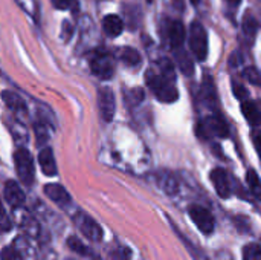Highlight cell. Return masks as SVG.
<instances>
[{
	"label": "cell",
	"mask_w": 261,
	"mask_h": 260,
	"mask_svg": "<svg viewBox=\"0 0 261 260\" xmlns=\"http://www.w3.org/2000/svg\"><path fill=\"white\" fill-rule=\"evenodd\" d=\"M161 185H162L164 192H165V193H168V195H176V193H177V188H179L176 178H174V176H171L170 173H164V175H162Z\"/></svg>",
	"instance_id": "44dd1931"
},
{
	"label": "cell",
	"mask_w": 261,
	"mask_h": 260,
	"mask_svg": "<svg viewBox=\"0 0 261 260\" xmlns=\"http://www.w3.org/2000/svg\"><path fill=\"white\" fill-rule=\"evenodd\" d=\"M12 250L15 253V256L21 260H37V250L34 247V244L31 242L29 238L24 236H18L14 239V245Z\"/></svg>",
	"instance_id": "30bf717a"
},
{
	"label": "cell",
	"mask_w": 261,
	"mask_h": 260,
	"mask_svg": "<svg viewBox=\"0 0 261 260\" xmlns=\"http://www.w3.org/2000/svg\"><path fill=\"white\" fill-rule=\"evenodd\" d=\"M17 3L28 12L31 14L32 17L37 15L38 12V5H37V0H17Z\"/></svg>",
	"instance_id": "4316f807"
},
{
	"label": "cell",
	"mask_w": 261,
	"mask_h": 260,
	"mask_svg": "<svg viewBox=\"0 0 261 260\" xmlns=\"http://www.w3.org/2000/svg\"><path fill=\"white\" fill-rule=\"evenodd\" d=\"M98 107L101 112V116L109 123L115 116L116 110V103H115V95L110 87H101L98 90Z\"/></svg>",
	"instance_id": "ba28073f"
},
{
	"label": "cell",
	"mask_w": 261,
	"mask_h": 260,
	"mask_svg": "<svg viewBox=\"0 0 261 260\" xmlns=\"http://www.w3.org/2000/svg\"><path fill=\"white\" fill-rule=\"evenodd\" d=\"M11 230V222H9V218L3 208V204L0 201V231H9Z\"/></svg>",
	"instance_id": "83f0119b"
},
{
	"label": "cell",
	"mask_w": 261,
	"mask_h": 260,
	"mask_svg": "<svg viewBox=\"0 0 261 260\" xmlns=\"http://www.w3.org/2000/svg\"><path fill=\"white\" fill-rule=\"evenodd\" d=\"M246 181H248V185H249L251 192H252L257 198H260V178H258L257 172H255V170H249L248 175H246Z\"/></svg>",
	"instance_id": "7402d4cb"
},
{
	"label": "cell",
	"mask_w": 261,
	"mask_h": 260,
	"mask_svg": "<svg viewBox=\"0 0 261 260\" xmlns=\"http://www.w3.org/2000/svg\"><path fill=\"white\" fill-rule=\"evenodd\" d=\"M72 35V25L69 21H64L63 23V31H61V38L63 40H69Z\"/></svg>",
	"instance_id": "1f68e13d"
},
{
	"label": "cell",
	"mask_w": 261,
	"mask_h": 260,
	"mask_svg": "<svg viewBox=\"0 0 261 260\" xmlns=\"http://www.w3.org/2000/svg\"><path fill=\"white\" fill-rule=\"evenodd\" d=\"M102 28L107 35L110 37H118L124 31V21L119 15L116 14H109L102 18Z\"/></svg>",
	"instance_id": "2e32d148"
},
{
	"label": "cell",
	"mask_w": 261,
	"mask_h": 260,
	"mask_svg": "<svg viewBox=\"0 0 261 260\" xmlns=\"http://www.w3.org/2000/svg\"><path fill=\"white\" fill-rule=\"evenodd\" d=\"M176 63L179 64V67L182 69V72H185L187 75H191L194 70V66L191 63V58L188 57V54H185L180 48L177 49V55H176Z\"/></svg>",
	"instance_id": "ffe728a7"
},
{
	"label": "cell",
	"mask_w": 261,
	"mask_h": 260,
	"mask_svg": "<svg viewBox=\"0 0 261 260\" xmlns=\"http://www.w3.org/2000/svg\"><path fill=\"white\" fill-rule=\"evenodd\" d=\"M73 222L76 224V227L80 228V231L90 241L93 242H99L102 239V230L101 227L92 219L89 218L87 215L78 211L75 216H73Z\"/></svg>",
	"instance_id": "8992f818"
},
{
	"label": "cell",
	"mask_w": 261,
	"mask_h": 260,
	"mask_svg": "<svg viewBox=\"0 0 261 260\" xmlns=\"http://www.w3.org/2000/svg\"><path fill=\"white\" fill-rule=\"evenodd\" d=\"M52 5L57 9H70L76 6V2L75 0H52Z\"/></svg>",
	"instance_id": "f1b7e54d"
},
{
	"label": "cell",
	"mask_w": 261,
	"mask_h": 260,
	"mask_svg": "<svg viewBox=\"0 0 261 260\" xmlns=\"http://www.w3.org/2000/svg\"><path fill=\"white\" fill-rule=\"evenodd\" d=\"M44 123L41 121V123H35V135H37V141H40L41 139V143H44V141H47V133H46V130H44Z\"/></svg>",
	"instance_id": "f546056e"
},
{
	"label": "cell",
	"mask_w": 261,
	"mask_h": 260,
	"mask_svg": "<svg viewBox=\"0 0 261 260\" xmlns=\"http://www.w3.org/2000/svg\"><path fill=\"white\" fill-rule=\"evenodd\" d=\"M0 259L2 260H17V256H15V253H14L12 247H8V248H5V250L2 251V256H0Z\"/></svg>",
	"instance_id": "4dcf8cb0"
},
{
	"label": "cell",
	"mask_w": 261,
	"mask_h": 260,
	"mask_svg": "<svg viewBox=\"0 0 261 260\" xmlns=\"http://www.w3.org/2000/svg\"><path fill=\"white\" fill-rule=\"evenodd\" d=\"M190 216L203 234H211L214 231V218L206 208L193 205L190 208Z\"/></svg>",
	"instance_id": "52a82bcc"
},
{
	"label": "cell",
	"mask_w": 261,
	"mask_h": 260,
	"mask_svg": "<svg viewBox=\"0 0 261 260\" xmlns=\"http://www.w3.org/2000/svg\"><path fill=\"white\" fill-rule=\"evenodd\" d=\"M145 81L148 87L153 90V93L158 97L162 103H174L179 97L176 89V75H174V66L168 60H164L161 63V72L156 70H147Z\"/></svg>",
	"instance_id": "6da1fadb"
},
{
	"label": "cell",
	"mask_w": 261,
	"mask_h": 260,
	"mask_svg": "<svg viewBox=\"0 0 261 260\" xmlns=\"http://www.w3.org/2000/svg\"><path fill=\"white\" fill-rule=\"evenodd\" d=\"M243 77H245L251 84H254V86H260V72H258V69H257V67H254V66L246 67V69L243 70Z\"/></svg>",
	"instance_id": "d4e9b609"
},
{
	"label": "cell",
	"mask_w": 261,
	"mask_h": 260,
	"mask_svg": "<svg viewBox=\"0 0 261 260\" xmlns=\"http://www.w3.org/2000/svg\"><path fill=\"white\" fill-rule=\"evenodd\" d=\"M119 58H121L127 66H132V67L141 64V55H139V52H138L136 49H133V48H124V49L121 51V54H119Z\"/></svg>",
	"instance_id": "ac0fdd59"
},
{
	"label": "cell",
	"mask_w": 261,
	"mask_h": 260,
	"mask_svg": "<svg viewBox=\"0 0 261 260\" xmlns=\"http://www.w3.org/2000/svg\"><path fill=\"white\" fill-rule=\"evenodd\" d=\"M14 162H15V170L20 178V181L24 185H32L34 182V161L31 153L26 149H18L14 153Z\"/></svg>",
	"instance_id": "277c9868"
},
{
	"label": "cell",
	"mask_w": 261,
	"mask_h": 260,
	"mask_svg": "<svg viewBox=\"0 0 261 260\" xmlns=\"http://www.w3.org/2000/svg\"><path fill=\"white\" fill-rule=\"evenodd\" d=\"M20 225L29 233V236H38V225H37V222L31 216L24 215L23 221H20Z\"/></svg>",
	"instance_id": "cb8c5ba5"
},
{
	"label": "cell",
	"mask_w": 261,
	"mask_h": 260,
	"mask_svg": "<svg viewBox=\"0 0 261 260\" xmlns=\"http://www.w3.org/2000/svg\"><path fill=\"white\" fill-rule=\"evenodd\" d=\"M197 133H199V138L202 139H206L210 136L226 138L229 135V129H228V124L220 116H208L202 123H199Z\"/></svg>",
	"instance_id": "5b68a950"
},
{
	"label": "cell",
	"mask_w": 261,
	"mask_h": 260,
	"mask_svg": "<svg viewBox=\"0 0 261 260\" xmlns=\"http://www.w3.org/2000/svg\"><path fill=\"white\" fill-rule=\"evenodd\" d=\"M67 245H69V248L70 250H73V251H76V253H80V254H83V256H89V250L84 247V244L81 242V241H78L76 238H69V241H67Z\"/></svg>",
	"instance_id": "484cf974"
},
{
	"label": "cell",
	"mask_w": 261,
	"mask_h": 260,
	"mask_svg": "<svg viewBox=\"0 0 261 260\" xmlns=\"http://www.w3.org/2000/svg\"><path fill=\"white\" fill-rule=\"evenodd\" d=\"M243 260H261V248L258 244H249L243 248Z\"/></svg>",
	"instance_id": "603a6c76"
},
{
	"label": "cell",
	"mask_w": 261,
	"mask_h": 260,
	"mask_svg": "<svg viewBox=\"0 0 261 260\" xmlns=\"http://www.w3.org/2000/svg\"><path fill=\"white\" fill-rule=\"evenodd\" d=\"M44 195L50 201H54L55 204H58V205H67V204H70V195L60 184H47L44 187Z\"/></svg>",
	"instance_id": "4fadbf2b"
},
{
	"label": "cell",
	"mask_w": 261,
	"mask_h": 260,
	"mask_svg": "<svg viewBox=\"0 0 261 260\" xmlns=\"http://www.w3.org/2000/svg\"><path fill=\"white\" fill-rule=\"evenodd\" d=\"M38 162H40V167L46 176H55L57 175L55 158H54V153L49 147L41 149V152L38 153Z\"/></svg>",
	"instance_id": "9a60e30c"
},
{
	"label": "cell",
	"mask_w": 261,
	"mask_h": 260,
	"mask_svg": "<svg viewBox=\"0 0 261 260\" xmlns=\"http://www.w3.org/2000/svg\"><path fill=\"white\" fill-rule=\"evenodd\" d=\"M90 69L101 80H110L115 72L113 58L104 49H98L90 57Z\"/></svg>",
	"instance_id": "3957f363"
},
{
	"label": "cell",
	"mask_w": 261,
	"mask_h": 260,
	"mask_svg": "<svg viewBox=\"0 0 261 260\" xmlns=\"http://www.w3.org/2000/svg\"><path fill=\"white\" fill-rule=\"evenodd\" d=\"M188 43L193 55L203 61L208 57V34L202 23L193 21L188 31Z\"/></svg>",
	"instance_id": "7a4b0ae2"
},
{
	"label": "cell",
	"mask_w": 261,
	"mask_h": 260,
	"mask_svg": "<svg viewBox=\"0 0 261 260\" xmlns=\"http://www.w3.org/2000/svg\"><path fill=\"white\" fill-rule=\"evenodd\" d=\"M243 31L248 37L254 38L258 31V20L252 15V12H246L243 18Z\"/></svg>",
	"instance_id": "d6986e66"
},
{
	"label": "cell",
	"mask_w": 261,
	"mask_h": 260,
	"mask_svg": "<svg viewBox=\"0 0 261 260\" xmlns=\"http://www.w3.org/2000/svg\"><path fill=\"white\" fill-rule=\"evenodd\" d=\"M185 37H187V31H185L182 21H179V20L168 21V25H167V38H168V43H170V46L173 49L182 48V44L185 41Z\"/></svg>",
	"instance_id": "8fae6325"
},
{
	"label": "cell",
	"mask_w": 261,
	"mask_h": 260,
	"mask_svg": "<svg viewBox=\"0 0 261 260\" xmlns=\"http://www.w3.org/2000/svg\"><path fill=\"white\" fill-rule=\"evenodd\" d=\"M3 195L11 207H21L24 204V193L15 181H8L5 184Z\"/></svg>",
	"instance_id": "7c38bea8"
},
{
	"label": "cell",
	"mask_w": 261,
	"mask_h": 260,
	"mask_svg": "<svg viewBox=\"0 0 261 260\" xmlns=\"http://www.w3.org/2000/svg\"><path fill=\"white\" fill-rule=\"evenodd\" d=\"M2 98H3V103L6 104V107H8L9 110H12L14 113H21V115L26 113V110H28L26 103H24V100H23L20 95H17L15 92L5 90V92H2Z\"/></svg>",
	"instance_id": "5bb4252c"
},
{
	"label": "cell",
	"mask_w": 261,
	"mask_h": 260,
	"mask_svg": "<svg viewBox=\"0 0 261 260\" xmlns=\"http://www.w3.org/2000/svg\"><path fill=\"white\" fill-rule=\"evenodd\" d=\"M226 2H228L229 5H232V6H239L242 0H226Z\"/></svg>",
	"instance_id": "836d02e7"
},
{
	"label": "cell",
	"mask_w": 261,
	"mask_h": 260,
	"mask_svg": "<svg viewBox=\"0 0 261 260\" xmlns=\"http://www.w3.org/2000/svg\"><path fill=\"white\" fill-rule=\"evenodd\" d=\"M234 93H236V95H237V97H239L242 101L248 98V92L243 89V86H240V84H236V83H234Z\"/></svg>",
	"instance_id": "d6a6232c"
},
{
	"label": "cell",
	"mask_w": 261,
	"mask_h": 260,
	"mask_svg": "<svg viewBox=\"0 0 261 260\" xmlns=\"http://www.w3.org/2000/svg\"><path fill=\"white\" fill-rule=\"evenodd\" d=\"M242 112H243V115L249 124H252L254 127H257L260 124V109H258L257 103H254L251 100H243Z\"/></svg>",
	"instance_id": "e0dca14e"
},
{
	"label": "cell",
	"mask_w": 261,
	"mask_h": 260,
	"mask_svg": "<svg viewBox=\"0 0 261 260\" xmlns=\"http://www.w3.org/2000/svg\"><path fill=\"white\" fill-rule=\"evenodd\" d=\"M211 181L214 184V188L217 192V195L222 199H228L231 196V181L228 173L223 169H214L211 172Z\"/></svg>",
	"instance_id": "9c48e42d"
}]
</instances>
